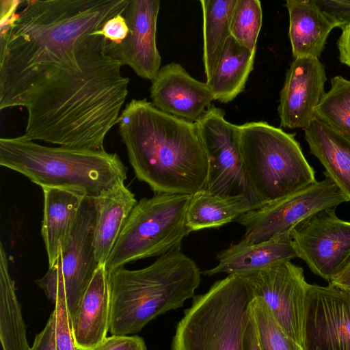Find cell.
Instances as JSON below:
<instances>
[{
	"instance_id": "1",
	"label": "cell",
	"mask_w": 350,
	"mask_h": 350,
	"mask_svg": "<svg viewBox=\"0 0 350 350\" xmlns=\"http://www.w3.org/2000/svg\"><path fill=\"white\" fill-rule=\"evenodd\" d=\"M107 40L92 33L79 69L54 68L8 100L3 110L27 109L25 138L59 146L103 150L128 95L130 79L105 50Z\"/></svg>"
},
{
	"instance_id": "2",
	"label": "cell",
	"mask_w": 350,
	"mask_h": 350,
	"mask_svg": "<svg viewBox=\"0 0 350 350\" xmlns=\"http://www.w3.org/2000/svg\"><path fill=\"white\" fill-rule=\"evenodd\" d=\"M129 0H23L0 26V92L53 68L79 69L88 34L123 14Z\"/></svg>"
},
{
	"instance_id": "3",
	"label": "cell",
	"mask_w": 350,
	"mask_h": 350,
	"mask_svg": "<svg viewBox=\"0 0 350 350\" xmlns=\"http://www.w3.org/2000/svg\"><path fill=\"white\" fill-rule=\"evenodd\" d=\"M118 124L137 178L155 193L193 195L206 189L208 158L196 122L133 99Z\"/></svg>"
},
{
	"instance_id": "4",
	"label": "cell",
	"mask_w": 350,
	"mask_h": 350,
	"mask_svg": "<svg viewBox=\"0 0 350 350\" xmlns=\"http://www.w3.org/2000/svg\"><path fill=\"white\" fill-rule=\"evenodd\" d=\"M201 271L180 250L165 254L136 270L124 267L109 273L111 299L109 332H140L158 316L183 306L194 297Z\"/></svg>"
},
{
	"instance_id": "5",
	"label": "cell",
	"mask_w": 350,
	"mask_h": 350,
	"mask_svg": "<svg viewBox=\"0 0 350 350\" xmlns=\"http://www.w3.org/2000/svg\"><path fill=\"white\" fill-rule=\"evenodd\" d=\"M0 165L42 187L94 199L124 185L127 167L116 153L41 145L23 135L0 139Z\"/></svg>"
},
{
	"instance_id": "6",
	"label": "cell",
	"mask_w": 350,
	"mask_h": 350,
	"mask_svg": "<svg viewBox=\"0 0 350 350\" xmlns=\"http://www.w3.org/2000/svg\"><path fill=\"white\" fill-rule=\"evenodd\" d=\"M255 295L241 276L230 274L193 297L177 323L172 350H243Z\"/></svg>"
},
{
	"instance_id": "7",
	"label": "cell",
	"mask_w": 350,
	"mask_h": 350,
	"mask_svg": "<svg viewBox=\"0 0 350 350\" xmlns=\"http://www.w3.org/2000/svg\"><path fill=\"white\" fill-rule=\"evenodd\" d=\"M239 128L244 169L263 205L317 181L295 133L262 121Z\"/></svg>"
},
{
	"instance_id": "8",
	"label": "cell",
	"mask_w": 350,
	"mask_h": 350,
	"mask_svg": "<svg viewBox=\"0 0 350 350\" xmlns=\"http://www.w3.org/2000/svg\"><path fill=\"white\" fill-rule=\"evenodd\" d=\"M193 195L157 193L133 208L106 263L109 273L140 259L180 251Z\"/></svg>"
},
{
	"instance_id": "9",
	"label": "cell",
	"mask_w": 350,
	"mask_h": 350,
	"mask_svg": "<svg viewBox=\"0 0 350 350\" xmlns=\"http://www.w3.org/2000/svg\"><path fill=\"white\" fill-rule=\"evenodd\" d=\"M95 219L93 200L85 198L69 239L44 276L36 281L54 304L58 285L64 287L70 319L99 265L94 249Z\"/></svg>"
},
{
	"instance_id": "10",
	"label": "cell",
	"mask_w": 350,
	"mask_h": 350,
	"mask_svg": "<svg viewBox=\"0 0 350 350\" xmlns=\"http://www.w3.org/2000/svg\"><path fill=\"white\" fill-rule=\"evenodd\" d=\"M224 111L211 105L196 122L209 163L206 190L221 197L244 196L257 208L263 205L245 173L239 146V128Z\"/></svg>"
},
{
	"instance_id": "11",
	"label": "cell",
	"mask_w": 350,
	"mask_h": 350,
	"mask_svg": "<svg viewBox=\"0 0 350 350\" xmlns=\"http://www.w3.org/2000/svg\"><path fill=\"white\" fill-rule=\"evenodd\" d=\"M347 202L328 177L316 181L283 198L250 211L236 221L245 228L244 241L259 243L290 232L298 224L319 211L336 208Z\"/></svg>"
},
{
	"instance_id": "12",
	"label": "cell",
	"mask_w": 350,
	"mask_h": 350,
	"mask_svg": "<svg viewBox=\"0 0 350 350\" xmlns=\"http://www.w3.org/2000/svg\"><path fill=\"white\" fill-rule=\"evenodd\" d=\"M290 232L298 258L329 282L350 258V221L340 219L335 208L319 211Z\"/></svg>"
},
{
	"instance_id": "13",
	"label": "cell",
	"mask_w": 350,
	"mask_h": 350,
	"mask_svg": "<svg viewBox=\"0 0 350 350\" xmlns=\"http://www.w3.org/2000/svg\"><path fill=\"white\" fill-rule=\"evenodd\" d=\"M304 350H350V288L308 284Z\"/></svg>"
},
{
	"instance_id": "14",
	"label": "cell",
	"mask_w": 350,
	"mask_h": 350,
	"mask_svg": "<svg viewBox=\"0 0 350 350\" xmlns=\"http://www.w3.org/2000/svg\"><path fill=\"white\" fill-rule=\"evenodd\" d=\"M261 297L283 330L303 347V321L307 285L303 268L282 262L239 275Z\"/></svg>"
},
{
	"instance_id": "15",
	"label": "cell",
	"mask_w": 350,
	"mask_h": 350,
	"mask_svg": "<svg viewBox=\"0 0 350 350\" xmlns=\"http://www.w3.org/2000/svg\"><path fill=\"white\" fill-rule=\"evenodd\" d=\"M159 0H129L123 13L129 31L120 43L107 40L106 53L139 77L152 81L161 69L157 46Z\"/></svg>"
},
{
	"instance_id": "16",
	"label": "cell",
	"mask_w": 350,
	"mask_h": 350,
	"mask_svg": "<svg viewBox=\"0 0 350 350\" xmlns=\"http://www.w3.org/2000/svg\"><path fill=\"white\" fill-rule=\"evenodd\" d=\"M327 76L319 58H295L280 92L278 113L282 126L307 129L316 119L315 109L325 94Z\"/></svg>"
},
{
	"instance_id": "17",
	"label": "cell",
	"mask_w": 350,
	"mask_h": 350,
	"mask_svg": "<svg viewBox=\"0 0 350 350\" xmlns=\"http://www.w3.org/2000/svg\"><path fill=\"white\" fill-rule=\"evenodd\" d=\"M151 81L152 103L168 114L196 122L212 105L208 84L192 77L180 64L161 67Z\"/></svg>"
},
{
	"instance_id": "18",
	"label": "cell",
	"mask_w": 350,
	"mask_h": 350,
	"mask_svg": "<svg viewBox=\"0 0 350 350\" xmlns=\"http://www.w3.org/2000/svg\"><path fill=\"white\" fill-rule=\"evenodd\" d=\"M111 299L109 273L99 265L71 319L77 350H94L109 332Z\"/></svg>"
},
{
	"instance_id": "19",
	"label": "cell",
	"mask_w": 350,
	"mask_h": 350,
	"mask_svg": "<svg viewBox=\"0 0 350 350\" xmlns=\"http://www.w3.org/2000/svg\"><path fill=\"white\" fill-rule=\"evenodd\" d=\"M290 232L277 234L259 243L241 240L231 244L217 253L216 259L218 264L204 271L202 274L212 276L226 273L243 275L282 262L291 261L298 256Z\"/></svg>"
},
{
	"instance_id": "20",
	"label": "cell",
	"mask_w": 350,
	"mask_h": 350,
	"mask_svg": "<svg viewBox=\"0 0 350 350\" xmlns=\"http://www.w3.org/2000/svg\"><path fill=\"white\" fill-rule=\"evenodd\" d=\"M288 37L295 58H319L331 31L338 24L325 14L314 0H287Z\"/></svg>"
},
{
	"instance_id": "21",
	"label": "cell",
	"mask_w": 350,
	"mask_h": 350,
	"mask_svg": "<svg viewBox=\"0 0 350 350\" xmlns=\"http://www.w3.org/2000/svg\"><path fill=\"white\" fill-rule=\"evenodd\" d=\"M42 189L44 208L41 234L50 265L56 258L59 248L69 239L86 198L72 190L53 187Z\"/></svg>"
},
{
	"instance_id": "22",
	"label": "cell",
	"mask_w": 350,
	"mask_h": 350,
	"mask_svg": "<svg viewBox=\"0 0 350 350\" xmlns=\"http://www.w3.org/2000/svg\"><path fill=\"white\" fill-rule=\"evenodd\" d=\"M310 152L325 167L324 175L350 202V139L336 132L319 119L305 129Z\"/></svg>"
},
{
	"instance_id": "23",
	"label": "cell",
	"mask_w": 350,
	"mask_h": 350,
	"mask_svg": "<svg viewBox=\"0 0 350 350\" xmlns=\"http://www.w3.org/2000/svg\"><path fill=\"white\" fill-rule=\"evenodd\" d=\"M96 210L94 249L98 265L105 263L137 201L125 185L93 199Z\"/></svg>"
},
{
	"instance_id": "24",
	"label": "cell",
	"mask_w": 350,
	"mask_h": 350,
	"mask_svg": "<svg viewBox=\"0 0 350 350\" xmlns=\"http://www.w3.org/2000/svg\"><path fill=\"white\" fill-rule=\"evenodd\" d=\"M256 51L228 37L215 72L206 81L213 100L228 103L243 91L254 68Z\"/></svg>"
},
{
	"instance_id": "25",
	"label": "cell",
	"mask_w": 350,
	"mask_h": 350,
	"mask_svg": "<svg viewBox=\"0 0 350 350\" xmlns=\"http://www.w3.org/2000/svg\"><path fill=\"white\" fill-rule=\"evenodd\" d=\"M256 208L244 196L221 197L203 189L192 196L186 224L190 232L219 228Z\"/></svg>"
},
{
	"instance_id": "26",
	"label": "cell",
	"mask_w": 350,
	"mask_h": 350,
	"mask_svg": "<svg viewBox=\"0 0 350 350\" xmlns=\"http://www.w3.org/2000/svg\"><path fill=\"white\" fill-rule=\"evenodd\" d=\"M0 340L3 350H31L8 259L0 244Z\"/></svg>"
},
{
	"instance_id": "27",
	"label": "cell",
	"mask_w": 350,
	"mask_h": 350,
	"mask_svg": "<svg viewBox=\"0 0 350 350\" xmlns=\"http://www.w3.org/2000/svg\"><path fill=\"white\" fill-rule=\"evenodd\" d=\"M237 0H201L203 18V64L206 81L215 72L230 36V22Z\"/></svg>"
},
{
	"instance_id": "28",
	"label": "cell",
	"mask_w": 350,
	"mask_h": 350,
	"mask_svg": "<svg viewBox=\"0 0 350 350\" xmlns=\"http://www.w3.org/2000/svg\"><path fill=\"white\" fill-rule=\"evenodd\" d=\"M316 118L350 139V80L331 79V88L315 109Z\"/></svg>"
},
{
	"instance_id": "29",
	"label": "cell",
	"mask_w": 350,
	"mask_h": 350,
	"mask_svg": "<svg viewBox=\"0 0 350 350\" xmlns=\"http://www.w3.org/2000/svg\"><path fill=\"white\" fill-rule=\"evenodd\" d=\"M251 308L262 350H304L283 330L261 297H254Z\"/></svg>"
},
{
	"instance_id": "30",
	"label": "cell",
	"mask_w": 350,
	"mask_h": 350,
	"mask_svg": "<svg viewBox=\"0 0 350 350\" xmlns=\"http://www.w3.org/2000/svg\"><path fill=\"white\" fill-rule=\"evenodd\" d=\"M262 11L258 0H237L230 22V36L250 50L256 49Z\"/></svg>"
},
{
	"instance_id": "31",
	"label": "cell",
	"mask_w": 350,
	"mask_h": 350,
	"mask_svg": "<svg viewBox=\"0 0 350 350\" xmlns=\"http://www.w3.org/2000/svg\"><path fill=\"white\" fill-rule=\"evenodd\" d=\"M53 314L55 350H77L72 336L71 319L63 286L58 287L57 298Z\"/></svg>"
},
{
	"instance_id": "32",
	"label": "cell",
	"mask_w": 350,
	"mask_h": 350,
	"mask_svg": "<svg viewBox=\"0 0 350 350\" xmlns=\"http://www.w3.org/2000/svg\"><path fill=\"white\" fill-rule=\"evenodd\" d=\"M319 8L341 29L350 27V0H314Z\"/></svg>"
},
{
	"instance_id": "33",
	"label": "cell",
	"mask_w": 350,
	"mask_h": 350,
	"mask_svg": "<svg viewBox=\"0 0 350 350\" xmlns=\"http://www.w3.org/2000/svg\"><path fill=\"white\" fill-rule=\"evenodd\" d=\"M94 350H146V347L139 336L111 335Z\"/></svg>"
},
{
	"instance_id": "34",
	"label": "cell",
	"mask_w": 350,
	"mask_h": 350,
	"mask_svg": "<svg viewBox=\"0 0 350 350\" xmlns=\"http://www.w3.org/2000/svg\"><path fill=\"white\" fill-rule=\"evenodd\" d=\"M123 14H119L107 20L101 29L94 34L103 36L107 40L113 43H120L127 36L129 27Z\"/></svg>"
},
{
	"instance_id": "35",
	"label": "cell",
	"mask_w": 350,
	"mask_h": 350,
	"mask_svg": "<svg viewBox=\"0 0 350 350\" xmlns=\"http://www.w3.org/2000/svg\"><path fill=\"white\" fill-rule=\"evenodd\" d=\"M31 350H55L54 316L51 314L45 327L34 339Z\"/></svg>"
},
{
	"instance_id": "36",
	"label": "cell",
	"mask_w": 350,
	"mask_h": 350,
	"mask_svg": "<svg viewBox=\"0 0 350 350\" xmlns=\"http://www.w3.org/2000/svg\"><path fill=\"white\" fill-rule=\"evenodd\" d=\"M243 350H262L258 340L256 326L252 313V308L249 322L244 334Z\"/></svg>"
},
{
	"instance_id": "37",
	"label": "cell",
	"mask_w": 350,
	"mask_h": 350,
	"mask_svg": "<svg viewBox=\"0 0 350 350\" xmlns=\"http://www.w3.org/2000/svg\"><path fill=\"white\" fill-rule=\"evenodd\" d=\"M337 46L340 62L350 67V27L342 29Z\"/></svg>"
},
{
	"instance_id": "38",
	"label": "cell",
	"mask_w": 350,
	"mask_h": 350,
	"mask_svg": "<svg viewBox=\"0 0 350 350\" xmlns=\"http://www.w3.org/2000/svg\"><path fill=\"white\" fill-rule=\"evenodd\" d=\"M329 283L350 288V258L342 269L329 282Z\"/></svg>"
}]
</instances>
